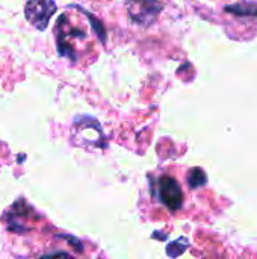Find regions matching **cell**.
Wrapping results in <instances>:
<instances>
[{"instance_id": "cell-1", "label": "cell", "mask_w": 257, "mask_h": 259, "mask_svg": "<svg viewBox=\"0 0 257 259\" xmlns=\"http://www.w3.org/2000/svg\"><path fill=\"white\" fill-rule=\"evenodd\" d=\"M71 138L74 146L89 150L106 149L108 146L100 123L89 115H80L74 118L71 127Z\"/></svg>"}, {"instance_id": "cell-2", "label": "cell", "mask_w": 257, "mask_h": 259, "mask_svg": "<svg viewBox=\"0 0 257 259\" xmlns=\"http://www.w3.org/2000/svg\"><path fill=\"white\" fill-rule=\"evenodd\" d=\"M126 9L130 20L139 26H150L164 9L161 0H126Z\"/></svg>"}, {"instance_id": "cell-3", "label": "cell", "mask_w": 257, "mask_h": 259, "mask_svg": "<svg viewBox=\"0 0 257 259\" xmlns=\"http://www.w3.org/2000/svg\"><path fill=\"white\" fill-rule=\"evenodd\" d=\"M158 200L170 211H179L183 206V191L180 184L171 176H161L156 185Z\"/></svg>"}, {"instance_id": "cell-4", "label": "cell", "mask_w": 257, "mask_h": 259, "mask_svg": "<svg viewBox=\"0 0 257 259\" xmlns=\"http://www.w3.org/2000/svg\"><path fill=\"white\" fill-rule=\"evenodd\" d=\"M56 9V3L53 0H29L24 6V15L33 27L45 30Z\"/></svg>"}, {"instance_id": "cell-5", "label": "cell", "mask_w": 257, "mask_h": 259, "mask_svg": "<svg viewBox=\"0 0 257 259\" xmlns=\"http://www.w3.org/2000/svg\"><path fill=\"white\" fill-rule=\"evenodd\" d=\"M56 35H58V50L61 56L70 58L71 61H76V49L73 44V39H85L83 30H76L70 26L68 20L65 17H61L56 23Z\"/></svg>"}, {"instance_id": "cell-6", "label": "cell", "mask_w": 257, "mask_h": 259, "mask_svg": "<svg viewBox=\"0 0 257 259\" xmlns=\"http://www.w3.org/2000/svg\"><path fill=\"white\" fill-rule=\"evenodd\" d=\"M206 184H208V176H206L204 170H201L198 167L189 170V173H188V185L192 190H197L200 187H204Z\"/></svg>"}, {"instance_id": "cell-7", "label": "cell", "mask_w": 257, "mask_h": 259, "mask_svg": "<svg viewBox=\"0 0 257 259\" xmlns=\"http://www.w3.org/2000/svg\"><path fill=\"white\" fill-rule=\"evenodd\" d=\"M227 12H233L236 15H253V17H257V3H235L232 6H227L226 8Z\"/></svg>"}, {"instance_id": "cell-8", "label": "cell", "mask_w": 257, "mask_h": 259, "mask_svg": "<svg viewBox=\"0 0 257 259\" xmlns=\"http://www.w3.org/2000/svg\"><path fill=\"white\" fill-rule=\"evenodd\" d=\"M188 247H189L188 240H186V238H179L177 241L171 243V244L167 247V253H168V256L176 258V256H180Z\"/></svg>"}]
</instances>
